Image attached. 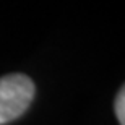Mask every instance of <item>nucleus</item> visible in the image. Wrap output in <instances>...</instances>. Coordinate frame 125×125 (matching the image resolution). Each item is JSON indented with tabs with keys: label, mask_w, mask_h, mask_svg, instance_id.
<instances>
[{
	"label": "nucleus",
	"mask_w": 125,
	"mask_h": 125,
	"mask_svg": "<svg viewBox=\"0 0 125 125\" xmlns=\"http://www.w3.org/2000/svg\"><path fill=\"white\" fill-rule=\"evenodd\" d=\"M34 83L23 73L0 76V125L18 119L34 99Z\"/></svg>",
	"instance_id": "obj_1"
},
{
	"label": "nucleus",
	"mask_w": 125,
	"mask_h": 125,
	"mask_svg": "<svg viewBox=\"0 0 125 125\" xmlns=\"http://www.w3.org/2000/svg\"><path fill=\"white\" fill-rule=\"evenodd\" d=\"M114 109H115V115H117L119 124L125 125V84L119 89V93H117V96H115Z\"/></svg>",
	"instance_id": "obj_2"
}]
</instances>
